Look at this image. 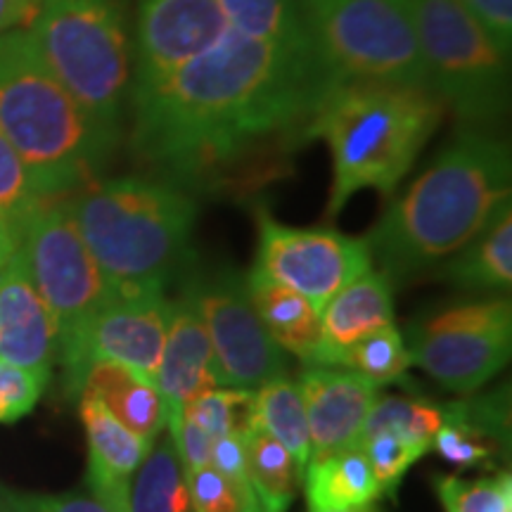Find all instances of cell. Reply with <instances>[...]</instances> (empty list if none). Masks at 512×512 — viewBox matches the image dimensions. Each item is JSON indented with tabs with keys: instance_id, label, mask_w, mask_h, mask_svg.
<instances>
[{
	"instance_id": "cell-15",
	"label": "cell",
	"mask_w": 512,
	"mask_h": 512,
	"mask_svg": "<svg viewBox=\"0 0 512 512\" xmlns=\"http://www.w3.org/2000/svg\"><path fill=\"white\" fill-rule=\"evenodd\" d=\"M309 422V463L330 458L342 448L354 446L361 437L370 408L375 406L380 387L354 370L309 368L297 382Z\"/></svg>"
},
{
	"instance_id": "cell-21",
	"label": "cell",
	"mask_w": 512,
	"mask_h": 512,
	"mask_svg": "<svg viewBox=\"0 0 512 512\" xmlns=\"http://www.w3.org/2000/svg\"><path fill=\"white\" fill-rule=\"evenodd\" d=\"M444 422L434 434L432 448L460 470L489 465L498 444L508 441V401L496 396L441 406Z\"/></svg>"
},
{
	"instance_id": "cell-39",
	"label": "cell",
	"mask_w": 512,
	"mask_h": 512,
	"mask_svg": "<svg viewBox=\"0 0 512 512\" xmlns=\"http://www.w3.org/2000/svg\"><path fill=\"white\" fill-rule=\"evenodd\" d=\"M209 465L216 467L223 477L233 479V482L249 484L247 465H245V448H242L240 434H228V437L214 439V444H211Z\"/></svg>"
},
{
	"instance_id": "cell-5",
	"label": "cell",
	"mask_w": 512,
	"mask_h": 512,
	"mask_svg": "<svg viewBox=\"0 0 512 512\" xmlns=\"http://www.w3.org/2000/svg\"><path fill=\"white\" fill-rule=\"evenodd\" d=\"M0 133L43 202L91 183L114 145L64 91L22 29L0 36Z\"/></svg>"
},
{
	"instance_id": "cell-40",
	"label": "cell",
	"mask_w": 512,
	"mask_h": 512,
	"mask_svg": "<svg viewBox=\"0 0 512 512\" xmlns=\"http://www.w3.org/2000/svg\"><path fill=\"white\" fill-rule=\"evenodd\" d=\"M24 17H29L24 0H0V36L12 31Z\"/></svg>"
},
{
	"instance_id": "cell-29",
	"label": "cell",
	"mask_w": 512,
	"mask_h": 512,
	"mask_svg": "<svg viewBox=\"0 0 512 512\" xmlns=\"http://www.w3.org/2000/svg\"><path fill=\"white\" fill-rule=\"evenodd\" d=\"M441 422H444L441 406H432L427 401L403 399V396H377L358 441L373 437V434H392V437L408 441V444L418 446L427 453L432 448V439Z\"/></svg>"
},
{
	"instance_id": "cell-4",
	"label": "cell",
	"mask_w": 512,
	"mask_h": 512,
	"mask_svg": "<svg viewBox=\"0 0 512 512\" xmlns=\"http://www.w3.org/2000/svg\"><path fill=\"white\" fill-rule=\"evenodd\" d=\"M444 107L432 88L420 86L337 83L328 88L304 131L330 145L335 169L330 219L358 190L394 192L437 131Z\"/></svg>"
},
{
	"instance_id": "cell-23",
	"label": "cell",
	"mask_w": 512,
	"mask_h": 512,
	"mask_svg": "<svg viewBox=\"0 0 512 512\" xmlns=\"http://www.w3.org/2000/svg\"><path fill=\"white\" fill-rule=\"evenodd\" d=\"M441 278L465 290H510L512 283V211L505 202L494 219L467 245L444 261Z\"/></svg>"
},
{
	"instance_id": "cell-13",
	"label": "cell",
	"mask_w": 512,
	"mask_h": 512,
	"mask_svg": "<svg viewBox=\"0 0 512 512\" xmlns=\"http://www.w3.org/2000/svg\"><path fill=\"white\" fill-rule=\"evenodd\" d=\"M228 27L219 0H140L133 41V105L207 53Z\"/></svg>"
},
{
	"instance_id": "cell-24",
	"label": "cell",
	"mask_w": 512,
	"mask_h": 512,
	"mask_svg": "<svg viewBox=\"0 0 512 512\" xmlns=\"http://www.w3.org/2000/svg\"><path fill=\"white\" fill-rule=\"evenodd\" d=\"M306 501L311 512H335L370 505L380 494L373 467L363 448L354 444L330 458L306 465Z\"/></svg>"
},
{
	"instance_id": "cell-38",
	"label": "cell",
	"mask_w": 512,
	"mask_h": 512,
	"mask_svg": "<svg viewBox=\"0 0 512 512\" xmlns=\"http://www.w3.org/2000/svg\"><path fill=\"white\" fill-rule=\"evenodd\" d=\"M503 53L512 46V0H460Z\"/></svg>"
},
{
	"instance_id": "cell-41",
	"label": "cell",
	"mask_w": 512,
	"mask_h": 512,
	"mask_svg": "<svg viewBox=\"0 0 512 512\" xmlns=\"http://www.w3.org/2000/svg\"><path fill=\"white\" fill-rule=\"evenodd\" d=\"M19 242H22V235L15 230H0V268L12 259V254L19 249Z\"/></svg>"
},
{
	"instance_id": "cell-9",
	"label": "cell",
	"mask_w": 512,
	"mask_h": 512,
	"mask_svg": "<svg viewBox=\"0 0 512 512\" xmlns=\"http://www.w3.org/2000/svg\"><path fill=\"white\" fill-rule=\"evenodd\" d=\"M427 81L444 105L472 124L508 110V53L491 41L460 0H413Z\"/></svg>"
},
{
	"instance_id": "cell-44",
	"label": "cell",
	"mask_w": 512,
	"mask_h": 512,
	"mask_svg": "<svg viewBox=\"0 0 512 512\" xmlns=\"http://www.w3.org/2000/svg\"><path fill=\"white\" fill-rule=\"evenodd\" d=\"M0 230H12V228H10V226H5V223L0 221ZM15 233H17V230H15Z\"/></svg>"
},
{
	"instance_id": "cell-31",
	"label": "cell",
	"mask_w": 512,
	"mask_h": 512,
	"mask_svg": "<svg viewBox=\"0 0 512 512\" xmlns=\"http://www.w3.org/2000/svg\"><path fill=\"white\" fill-rule=\"evenodd\" d=\"M181 415L195 422L211 439L242 434L254 422V392L216 387L192 399Z\"/></svg>"
},
{
	"instance_id": "cell-16",
	"label": "cell",
	"mask_w": 512,
	"mask_h": 512,
	"mask_svg": "<svg viewBox=\"0 0 512 512\" xmlns=\"http://www.w3.org/2000/svg\"><path fill=\"white\" fill-rule=\"evenodd\" d=\"M57 356L55 323L19 249L0 268V358L48 377Z\"/></svg>"
},
{
	"instance_id": "cell-33",
	"label": "cell",
	"mask_w": 512,
	"mask_h": 512,
	"mask_svg": "<svg viewBox=\"0 0 512 512\" xmlns=\"http://www.w3.org/2000/svg\"><path fill=\"white\" fill-rule=\"evenodd\" d=\"M192 512H264L249 484L223 477L216 467L185 470Z\"/></svg>"
},
{
	"instance_id": "cell-25",
	"label": "cell",
	"mask_w": 512,
	"mask_h": 512,
	"mask_svg": "<svg viewBox=\"0 0 512 512\" xmlns=\"http://www.w3.org/2000/svg\"><path fill=\"white\" fill-rule=\"evenodd\" d=\"M240 437L245 448L247 479L261 508L264 512H287L304 482V470L290 451L256 422Z\"/></svg>"
},
{
	"instance_id": "cell-30",
	"label": "cell",
	"mask_w": 512,
	"mask_h": 512,
	"mask_svg": "<svg viewBox=\"0 0 512 512\" xmlns=\"http://www.w3.org/2000/svg\"><path fill=\"white\" fill-rule=\"evenodd\" d=\"M337 366L354 370L377 387H382V384L401 380L411 366V356H408L406 339L394 325H389V328L377 330L373 335L363 337L361 342L351 344L347 351H342L337 358Z\"/></svg>"
},
{
	"instance_id": "cell-26",
	"label": "cell",
	"mask_w": 512,
	"mask_h": 512,
	"mask_svg": "<svg viewBox=\"0 0 512 512\" xmlns=\"http://www.w3.org/2000/svg\"><path fill=\"white\" fill-rule=\"evenodd\" d=\"M228 24L240 34L259 38L299 55H313L306 29L304 0H219Z\"/></svg>"
},
{
	"instance_id": "cell-20",
	"label": "cell",
	"mask_w": 512,
	"mask_h": 512,
	"mask_svg": "<svg viewBox=\"0 0 512 512\" xmlns=\"http://www.w3.org/2000/svg\"><path fill=\"white\" fill-rule=\"evenodd\" d=\"M245 280L256 316L273 342L304 366L318 368L323 356V313L302 294L266 278L256 268Z\"/></svg>"
},
{
	"instance_id": "cell-43",
	"label": "cell",
	"mask_w": 512,
	"mask_h": 512,
	"mask_svg": "<svg viewBox=\"0 0 512 512\" xmlns=\"http://www.w3.org/2000/svg\"><path fill=\"white\" fill-rule=\"evenodd\" d=\"M335 512H380L377 508H373V503L370 505H358V508H347V510H335Z\"/></svg>"
},
{
	"instance_id": "cell-34",
	"label": "cell",
	"mask_w": 512,
	"mask_h": 512,
	"mask_svg": "<svg viewBox=\"0 0 512 512\" xmlns=\"http://www.w3.org/2000/svg\"><path fill=\"white\" fill-rule=\"evenodd\" d=\"M41 204L43 200L29 181L27 166L12 150L8 138L0 133V221L22 235L27 221Z\"/></svg>"
},
{
	"instance_id": "cell-1",
	"label": "cell",
	"mask_w": 512,
	"mask_h": 512,
	"mask_svg": "<svg viewBox=\"0 0 512 512\" xmlns=\"http://www.w3.org/2000/svg\"><path fill=\"white\" fill-rule=\"evenodd\" d=\"M328 88L316 57L228 27L207 53L133 105V143L171 183H200L259 140L309 121Z\"/></svg>"
},
{
	"instance_id": "cell-12",
	"label": "cell",
	"mask_w": 512,
	"mask_h": 512,
	"mask_svg": "<svg viewBox=\"0 0 512 512\" xmlns=\"http://www.w3.org/2000/svg\"><path fill=\"white\" fill-rule=\"evenodd\" d=\"M256 271L290 287L323 313L337 292L373 268L366 240L337 230L290 228L259 211Z\"/></svg>"
},
{
	"instance_id": "cell-35",
	"label": "cell",
	"mask_w": 512,
	"mask_h": 512,
	"mask_svg": "<svg viewBox=\"0 0 512 512\" xmlns=\"http://www.w3.org/2000/svg\"><path fill=\"white\" fill-rule=\"evenodd\" d=\"M358 446L363 448V453L370 460L380 494L389 496H394L403 475L411 470L413 463H418L425 456L422 448L408 444L399 437H392V434H373V437L358 441Z\"/></svg>"
},
{
	"instance_id": "cell-2",
	"label": "cell",
	"mask_w": 512,
	"mask_h": 512,
	"mask_svg": "<svg viewBox=\"0 0 512 512\" xmlns=\"http://www.w3.org/2000/svg\"><path fill=\"white\" fill-rule=\"evenodd\" d=\"M510 202V152L482 133H463L396 200L373 233L368 252L389 283L451 259Z\"/></svg>"
},
{
	"instance_id": "cell-11",
	"label": "cell",
	"mask_w": 512,
	"mask_h": 512,
	"mask_svg": "<svg viewBox=\"0 0 512 512\" xmlns=\"http://www.w3.org/2000/svg\"><path fill=\"white\" fill-rule=\"evenodd\" d=\"M185 290L202 313L211 342V375L216 387L249 389L287 377L285 351L256 316L245 275L219 271L197 275Z\"/></svg>"
},
{
	"instance_id": "cell-27",
	"label": "cell",
	"mask_w": 512,
	"mask_h": 512,
	"mask_svg": "<svg viewBox=\"0 0 512 512\" xmlns=\"http://www.w3.org/2000/svg\"><path fill=\"white\" fill-rule=\"evenodd\" d=\"M128 512H192L188 479L171 434L159 444L155 441L152 451L133 472Z\"/></svg>"
},
{
	"instance_id": "cell-22",
	"label": "cell",
	"mask_w": 512,
	"mask_h": 512,
	"mask_svg": "<svg viewBox=\"0 0 512 512\" xmlns=\"http://www.w3.org/2000/svg\"><path fill=\"white\" fill-rule=\"evenodd\" d=\"M81 394H93L126 430L152 444L166 427V406L157 384L121 363L100 361L91 366Z\"/></svg>"
},
{
	"instance_id": "cell-6",
	"label": "cell",
	"mask_w": 512,
	"mask_h": 512,
	"mask_svg": "<svg viewBox=\"0 0 512 512\" xmlns=\"http://www.w3.org/2000/svg\"><path fill=\"white\" fill-rule=\"evenodd\" d=\"M29 34L64 91L117 140L131 81L126 0H50Z\"/></svg>"
},
{
	"instance_id": "cell-28",
	"label": "cell",
	"mask_w": 512,
	"mask_h": 512,
	"mask_svg": "<svg viewBox=\"0 0 512 512\" xmlns=\"http://www.w3.org/2000/svg\"><path fill=\"white\" fill-rule=\"evenodd\" d=\"M254 422L278 439L299 467L306 470L311 456L309 422L297 382L275 380L254 392Z\"/></svg>"
},
{
	"instance_id": "cell-42",
	"label": "cell",
	"mask_w": 512,
	"mask_h": 512,
	"mask_svg": "<svg viewBox=\"0 0 512 512\" xmlns=\"http://www.w3.org/2000/svg\"><path fill=\"white\" fill-rule=\"evenodd\" d=\"M46 3H50V0H24V5H27L29 15H36V12L41 10Z\"/></svg>"
},
{
	"instance_id": "cell-36",
	"label": "cell",
	"mask_w": 512,
	"mask_h": 512,
	"mask_svg": "<svg viewBox=\"0 0 512 512\" xmlns=\"http://www.w3.org/2000/svg\"><path fill=\"white\" fill-rule=\"evenodd\" d=\"M46 384L48 377L0 358V422H17L24 418L41 399Z\"/></svg>"
},
{
	"instance_id": "cell-8",
	"label": "cell",
	"mask_w": 512,
	"mask_h": 512,
	"mask_svg": "<svg viewBox=\"0 0 512 512\" xmlns=\"http://www.w3.org/2000/svg\"><path fill=\"white\" fill-rule=\"evenodd\" d=\"M36 292L55 323L57 356L64 387L72 382L83 332L91 320L119 297L88 252L67 202H43L27 221L19 242Z\"/></svg>"
},
{
	"instance_id": "cell-10",
	"label": "cell",
	"mask_w": 512,
	"mask_h": 512,
	"mask_svg": "<svg viewBox=\"0 0 512 512\" xmlns=\"http://www.w3.org/2000/svg\"><path fill=\"white\" fill-rule=\"evenodd\" d=\"M406 337L411 366L456 394L477 392L510 358V302L496 297L446 306L413 323Z\"/></svg>"
},
{
	"instance_id": "cell-14",
	"label": "cell",
	"mask_w": 512,
	"mask_h": 512,
	"mask_svg": "<svg viewBox=\"0 0 512 512\" xmlns=\"http://www.w3.org/2000/svg\"><path fill=\"white\" fill-rule=\"evenodd\" d=\"M171 309L174 302H169L164 294L117 297L107 304L83 332L72 382L67 384L69 396L81 394L88 370L100 361L121 363L136 370L145 380L155 382L166 332H169Z\"/></svg>"
},
{
	"instance_id": "cell-19",
	"label": "cell",
	"mask_w": 512,
	"mask_h": 512,
	"mask_svg": "<svg viewBox=\"0 0 512 512\" xmlns=\"http://www.w3.org/2000/svg\"><path fill=\"white\" fill-rule=\"evenodd\" d=\"M389 325H394L392 283L370 268L323 309V356L318 368H335L342 351Z\"/></svg>"
},
{
	"instance_id": "cell-32",
	"label": "cell",
	"mask_w": 512,
	"mask_h": 512,
	"mask_svg": "<svg viewBox=\"0 0 512 512\" xmlns=\"http://www.w3.org/2000/svg\"><path fill=\"white\" fill-rule=\"evenodd\" d=\"M432 482L446 512H512V477L508 472L479 479L439 475Z\"/></svg>"
},
{
	"instance_id": "cell-17",
	"label": "cell",
	"mask_w": 512,
	"mask_h": 512,
	"mask_svg": "<svg viewBox=\"0 0 512 512\" xmlns=\"http://www.w3.org/2000/svg\"><path fill=\"white\" fill-rule=\"evenodd\" d=\"M155 384L166 406V425L181 418V411L192 399L216 389V380L211 375L209 332L188 290L171 309Z\"/></svg>"
},
{
	"instance_id": "cell-3",
	"label": "cell",
	"mask_w": 512,
	"mask_h": 512,
	"mask_svg": "<svg viewBox=\"0 0 512 512\" xmlns=\"http://www.w3.org/2000/svg\"><path fill=\"white\" fill-rule=\"evenodd\" d=\"M64 202L119 297L164 294L188 266L197 202L181 185L124 176L83 185Z\"/></svg>"
},
{
	"instance_id": "cell-37",
	"label": "cell",
	"mask_w": 512,
	"mask_h": 512,
	"mask_svg": "<svg viewBox=\"0 0 512 512\" xmlns=\"http://www.w3.org/2000/svg\"><path fill=\"white\" fill-rule=\"evenodd\" d=\"M0 508L5 512H112L93 494L22 496L0 491Z\"/></svg>"
},
{
	"instance_id": "cell-7",
	"label": "cell",
	"mask_w": 512,
	"mask_h": 512,
	"mask_svg": "<svg viewBox=\"0 0 512 512\" xmlns=\"http://www.w3.org/2000/svg\"><path fill=\"white\" fill-rule=\"evenodd\" d=\"M313 55L337 83L430 88L413 0H304Z\"/></svg>"
},
{
	"instance_id": "cell-18",
	"label": "cell",
	"mask_w": 512,
	"mask_h": 512,
	"mask_svg": "<svg viewBox=\"0 0 512 512\" xmlns=\"http://www.w3.org/2000/svg\"><path fill=\"white\" fill-rule=\"evenodd\" d=\"M81 420L88 439V489L112 512H128V489L152 441L126 430L93 394H81Z\"/></svg>"
}]
</instances>
